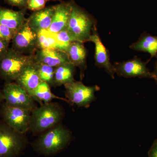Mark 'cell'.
<instances>
[{"label": "cell", "instance_id": "10", "mask_svg": "<svg viewBox=\"0 0 157 157\" xmlns=\"http://www.w3.org/2000/svg\"><path fill=\"white\" fill-rule=\"evenodd\" d=\"M151 60L143 62L137 56L126 61L115 62L113 66L115 73L119 76L124 78L138 77L155 79L154 75L147 67Z\"/></svg>", "mask_w": 157, "mask_h": 157}, {"label": "cell", "instance_id": "25", "mask_svg": "<svg viewBox=\"0 0 157 157\" xmlns=\"http://www.w3.org/2000/svg\"><path fill=\"white\" fill-rule=\"evenodd\" d=\"M46 1L45 0H28L27 4V9L36 11L44 9Z\"/></svg>", "mask_w": 157, "mask_h": 157}, {"label": "cell", "instance_id": "1", "mask_svg": "<svg viewBox=\"0 0 157 157\" xmlns=\"http://www.w3.org/2000/svg\"><path fill=\"white\" fill-rule=\"evenodd\" d=\"M73 140L72 132L61 123L38 135L32 146L38 155L53 156L64 150Z\"/></svg>", "mask_w": 157, "mask_h": 157}, {"label": "cell", "instance_id": "4", "mask_svg": "<svg viewBox=\"0 0 157 157\" xmlns=\"http://www.w3.org/2000/svg\"><path fill=\"white\" fill-rule=\"evenodd\" d=\"M36 62L35 54H23L9 47L0 61V78L6 82H14L27 67Z\"/></svg>", "mask_w": 157, "mask_h": 157}, {"label": "cell", "instance_id": "17", "mask_svg": "<svg viewBox=\"0 0 157 157\" xmlns=\"http://www.w3.org/2000/svg\"><path fill=\"white\" fill-rule=\"evenodd\" d=\"M36 62L27 67L14 81L28 93L33 90L42 82L37 72Z\"/></svg>", "mask_w": 157, "mask_h": 157}, {"label": "cell", "instance_id": "8", "mask_svg": "<svg viewBox=\"0 0 157 157\" xmlns=\"http://www.w3.org/2000/svg\"><path fill=\"white\" fill-rule=\"evenodd\" d=\"M4 101L9 106L32 111L37 107L36 102L23 88L15 82H6L2 90Z\"/></svg>", "mask_w": 157, "mask_h": 157}, {"label": "cell", "instance_id": "11", "mask_svg": "<svg viewBox=\"0 0 157 157\" xmlns=\"http://www.w3.org/2000/svg\"><path fill=\"white\" fill-rule=\"evenodd\" d=\"M95 45V64L100 68H103L112 78H114L115 71L109 59V50L103 44L98 34V30L93 33L89 40Z\"/></svg>", "mask_w": 157, "mask_h": 157}, {"label": "cell", "instance_id": "21", "mask_svg": "<svg viewBox=\"0 0 157 157\" xmlns=\"http://www.w3.org/2000/svg\"><path fill=\"white\" fill-rule=\"evenodd\" d=\"M36 67L41 81L48 83L50 86H55L54 83L55 68L51 66L36 62Z\"/></svg>", "mask_w": 157, "mask_h": 157}, {"label": "cell", "instance_id": "14", "mask_svg": "<svg viewBox=\"0 0 157 157\" xmlns=\"http://www.w3.org/2000/svg\"><path fill=\"white\" fill-rule=\"evenodd\" d=\"M36 62L56 68L70 63L66 52L56 48L39 49L35 53Z\"/></svg>", "mask_w": 157, "mask_h": 157}, {"label": "cell", "instance_id": "18", "mask_svg": "<svg viewBox=\"0 0 157 157\" xmlns=\"http://www.w3.org/2000/svg\"><path fill=\"white\" fill-rule=\"evenodd\" d=\"M129 48L137 51L149 53L151 55L150 60L153 58H157V36H153L146 32H144Z\"/></svg>", "mask_w": 157, "mask_h": 157}, {"label": "cell", "instance_id": "2", "mask_svg": "<svg viewBox=\"0 0 157 157\" xmlns=\"http://www.w3.org/2000/svg\"><path fill=\"white\" fill-rule=\"evenodd\" d=\"M65 111L61 104L57 102L45 103L31 112L29 132L39 135L61 123Z\"/></svg>", "mask_w": 157, "mask_h": 157}, {"label": "cell", "instance_id": "23", "mask_svg": "<svg viewBox=\"0 0 157 157\" xmlns=\"http://www.w3.org/2000/svg\"><path fill=\"white\" fill-rule=\"evenodd\" d=\"M55 34L56 40V48L65 52L71 43L76 41L67 29Z\"/></svg>", "mask_w": 157, "mask_h": 157}, {"label": "cell", "instance_id": "7", "mask_svg": "<svg viewBox=\"0 0 157 157\" xmlns=\"http://www.w3.org/2000/svg\"><path fill=\"white\" fill-rule=\"evenodd\" d=\"M31 112L27 109L9 106L4 101L0 107V119L15 131L26 134L29 132Z\"/></svg>", "mask_w": 157, "mask_h": 157}, {"label": "cell", "instance_id": "19", "mask_svg": "<svg viewBox=\"0 0 157 157\" xmlns=\"http://www.w3.org/2000/svg\"><path fill=\"white\" fill-rule=\"evenodd\" d=\"M28 94L35 102H38L40 105L52 102L54 99L62 100L69 104L67 98L58 97L52 93L50 86L44 82H42L35 90Z\"/></svg>", "mask_w": 157, "mask_h": 157}, {"label": "cell", "instance_id": "5", "mask_svg": "<svg viewBox=\"0 0 157 157\" xmlns=\"http://www.w3.org/2000/svg\"><path fill=\"white\" fill-rule=\"evenodd\" d=\"M29 144L26 134L12 128L0 119V157H18Z\"/></svg>", "mask_w": 157, "mask_h": 157}, {"label": "cell", "instance_id": "26", "mask_svg": "<svg viewBox=\"0 0 157 157\" xmlns=\"http://www.w3.org/2000/svg\"><path fill=\"white\" fill-rule=\"evenodd\" d=\"M6 3L21 9H27V4L28 0H4Z\"/></svg>", "mask_w": 157, "mask_h": 157}, {"label": "cell", "instance_id": "3", "mask_svg": "<svg viewBox=\"0 0 157 157\" xmlns=\"http://www.w3.org/2000/svg\"><path fill=\"white\" fill-rule=\"evenodd\" d=\"M70 1L71 10L67 29L76 41L89 42L94 32L98 30L97 20L74 0Z\"/></svg>", "mask_w": 157, "mask_h": 157}, {"label": "cell", "instance_id": "22", "mask_svg": "<svg viewBox=\"0 0 157 157\" xmlns=\"http://www.w3.org/2000/svg\"><path fill=\"white\" fill-rule=\"evenodd\" d=\"M56 40L55 34L49 31L42 30L38 33L39 49L56 48Z\"/></svg>", "mask_w": 157, "mask_h": 157}, {"label": "cell", "instance_id": "9", "mask_svg": "<svg viewBox=\"0 0 157 157\" xmlns=\"http://www.w3.org/2000/svg\"><path fill=\"white\" fill-rule=\"evenodd\" d=\"M11 42V48L23 54H35L39 50L38 33L31 27L27 20Z\"/></svg>", "mask_w": 157, "mask_h": 157}, {"label": "cell", "instance_id": "30", "mask_svg": "<svg viewBox=\"0 0 157 157\" xmlns=\"http://www.w3.org/2000/svg\"><path fill=\"white\" fill-rule=\"evenodd\" d=\"M4 101V96H3L2 91V90L0 89V107Z\"/></svg>", "mask_w": 157, "mask_h": 157}, {"label": "cell", "instance_id": "31", "mask_svg": "<svg viewBox=\"0 0 157 157\" xmlns=\"http://www.w3.org/2000/svg\"><path fill=\"white\" fill-rule=\"evenodd\" d=\"M45 1L47 2V1H60V0H45Z\"/></svg>", "mask_w": 157, "mask_h": 157}, {"label": "cell", "instance_id": "28", "mask_svg": "<svg viewBox=\"0 0 157 157\" xmlns=\"http://www.w3.org/2000/svg\"><path fill=\"white\" fill-rule=\"evenodd\" d=\"M148 157H157V139L154 141L149 150Z\"/></svg>", "mask_w": 157, "mask_h": 157}, {"label": "cell", "instance_id": "6", "mask_svg": "<svg viewBox=\"0 0 157 157\" xmlns=\"http://www.w3.org/2000/svg\"><path fill=\"white\" fill-rule=\"evenodd\" d=\"M65 96L70 105L88 108L95 101V94L100 90L98 85L86 86L81 81L76 80L64 85Z\"/></svg>", "mask_w": 157, "mask_h": 157}, {"label": "cell", "instance_id": "20", "mask_svg": "<svg viewBox=\"0 0 157 157\" xmlns=\"http://www.w3.org/2000/svg\"><path fill=\"white\" fill-rule=\"evenodd\" d=\"M75 67L71 63L55 68L54 83L55 86H60L75 81Z\"/></svg>", "mask_w": 157, "mask_h": 157}, {"label": "cell", "instance_id": "24", "mask_svg": "<svg viewBox=\"0 0 157 157\" xmlns=\"http://www.w3.org/2000/svg\"><path fill=\"white\" fill-rule=\"evenodd\" d=\"M16 32L6 26L0 24V39L11 42Z\"/></svg>", "mask_w": 157, "mask_h": 157}, {"label": "cell", "instance_id": "27", "mask_svg": "<svg viewBox=\"0 0 157 157\" xmlns=\"http://www.w3.org/2000/svg\"><path fill=\"white\" fill-rule=\"evenodd\" d=\"M10 43L9 41L0 39V61L9 50Z\"/></svg>", "mask_w": 157, "mask_h": 157}, {"label": "cell", "instance_id": "12", "mask_svg": "<svg viewBox=\"0 0 157 157\" xmlns=\"http://www.w3.org/2000/svg\"><path fill=\"white\" fill-rule=\"evenodd\" d=\"M69 61L75 67H78L80 70L81 80L84 77L86 70L87 51L83 42L75 41L71 43L66 52Z\"/></svg>", "mask_w": 157, "mask_h": 157}, {"label": "cell", "instance_id": "16", "mask_svg": "<svg viewBox=\"0 0 157 157\" xmlns=\"http://www.w3.org/2000/svg\"><path fill=\"white\" fill-rule=\"evenodd\" d=\"M26 10L14 11L0 6V24L17 32L26 21Z\"/></svg>", "mask_w": 157, "mask_h": 157}, {"label": "cell", "instance_id": "13", "mask_svg": "<svg viewBox=\"0 0 157 157\" xmlns=\"http://www.w3.org/2000/svg\"><path fill=\"white\" fill-rule=\"evenodd\" d=\"M55 10V6L45 7L42 10L34 11L27 20L31 27L38 33L48 30L52 22Z\"/></svg>", "mask_w": 157, "mask_h": 157}, {"label": "cell", "instance_id": "15", "mask_svg": "<svg viewBox=\"0 0 157 157\" xmlns=\"http://www.w3.org/2000/svg\"><path fill=\"white\" fill-rule=\"evenodd\" d=\"M71 10L70 0L67 2H62L56 5L52 22L47 30L52 33L56 34L67 29Z\"/></svg>", "mask_w": 157, "mask_h": 157}, {"label": "cell", "instance_id": "29", "mask_svg": "<svg viewBox=\"0 0 157 157\" xmlns=\"http://www.w3.org/2000/svg\"><path fill=\"white\" fill-rule=\"evenodd\" d=\"M156 58L157 60L156 61L155 63L154 69V71L152 73H153L155 77V80L157 85V57Z\"/></svg>", "mask_w": 157, "mask_h": 157}]
</instances>
